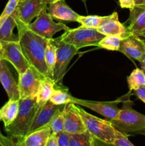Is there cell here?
<instances>
[{
	"label": "cell",
	"instance_id": "6da1fadb",
	"mask_svg": "<svg viewBox=\"0 0 145 146\" xmlns=\"http://www.w3.org/2000/svg\"><path fill=\"white\" fill-rule=\"evenodd\" d=\"M16 27L21 51L30 66L44 77H50L45 60L48 40L37 35L27 26H17Z\"/></svg>",
	"mask_w": 145,
	"mask_h": 146
},
{
	"label": "cell",
	"instance_id": "7a4b0ae2",
	"mask_svg": "<svg viewBox=\"0 0 145 146\" xmlns=\"http://www.w3.org/2000/svg\"><path fill=\"white\" fill-rule=\"evenodd\" d=\"M38 111L36 96L19 100V107L14 122L4 128L8 137L14 141L21 139L27 135Z\"/></svg>",
	"mask_w": 145,
	"mask_h": 146
},
{
	"label": "cell",
	"instance_id": "3957f363",
	"mask_svg": "<svg viewBox=\"0 0 145 146\" xmlns=\"http://www.w3.org/2000/svg\"><path fill=\"white\" fill-rule=\"evenodd\" d=\"M132 105L133 103L128 97L123 101L118 116L115 119L109 120L119 132L127 136L145 129V115L134 110Z\"/></svg>",
	"mask_w": 145,
	"mask_h": 146
},
{
	"label": "cell",
	"instance_id": "277c9868",
	"mask_svg": "<svg viewBox=\"0 0 145 146\" xmlns=\"http://www.w3.org/2000/svg\"><path fill=\"white\" fill-rule=\"evenodd\" d=\"M75 108L80 115L87 131L95 139L106 144L113 145L117 138V130L109 120H103L94 116L76 105Z\"/></svg>",
	"mask_w": 145,
	"mask_h": 146
},
{
	"label": "cell",
	"instance_id": "5b68a950",
	"mask_svg": "<svg viewBox=\"0 0 145 146\" xmlns=\"http://www.w3.org/2000/svg\"><path fill=\"white\" fill-rule=\"evenodd\" d=\"M105 36L96 29L80 26L78 28L66 30L58 38L63 42L74 46L80 50L86 46H98L99 42Z\"/></svg>",
	"mask_w": 145,
	"mask_h": 146
},
{
	"label": "cell",
	"instance_id": "8992f818",
	"mask_svg": "<svg viewBox=\"0 0 145 146\" xmlns=\"http://www.w3.org/2000/svg\"><path fill=\"white\" fill-rule=\"evenodd\" d=\"M54 40L57 49L53 81L55 86H61L67 67L69 65L71 59L79 53V49L74 46L63 42L58 38Z\"/></svg>",
	"mask_w": 145,
	"mask_h": 146
},
{
	"label": "cell",
	"instance_id": "52a82bcc",
	"mask_svg": "<svg viewBox=\"0 0 145 146\" xmlns=\"http://www.w3.org/2000/svg\"><path fill=\"white\" fill-rule=\"evenodd\" d=\"M53 19L47 9H45L38 14L35 21L28 24L27 27L37 35L48 40L52 39L54 34L58 31H66L70 29L63 23L55 22Z\"/></svg>",
	"mask_w": 145,
	"mask_h": 146
},
{
	"label": "cell",
	"instance_id": "ba28073f",
	"mask_svg": "<svg viewBox=\"0 0 145 146\" xmlns=\"http://www.w3.org/2000/svg\"><path fill=\"white\" fill-rule=\"evenodd\" d=\"M130 93L131 91H129V94L123 96L122 98H118L116 101H105V102L87 101V100L79 99L74 97L72 104L86 107L92 111L98 113L109 120H113L118 116V114L119 113L120 108H118V104L121 102H123L128 97H130V96H129Z\"/></svg>",
	"mask_w": 145,
	"mask_h": 146
},
{
	"label": "cell",
	"instance_id": "9c48e42d",
	"mask_svg": "<svg viewBox=\"0 0 145 146\" xmlns=\"http://www.w3.org/2000/svg\"><path fill=\"white\" fill-rule=\"evenodd\" d=\"M42 0H25L19 1L12 15L15 18L17 26H28L33 19L36 18L44 9H47Z\"/></svg>",
	"mask_w": 145,
	"mask_h": 146
},
{
	"label": "cell",
	"instance_id": "30bf717a",
	"mask_svg": "<svg viewBox=\"0 0 145 146\" xmlns=\"http://www.w3.org/2000/svg\"><path fill=\"white\" fill-rule=\"evenodd\" d=\"M0 42L2 45L1 58L11 63L18 75L25 72L30 65L21 51L18 40Z\"/></svg>",
	"mask_w": 145,
	"mask_h": 146
},
{
	"label": "cell",
	"instance_id": "8fae6325",
	"mask_svg": "<svg viewBox=\"0 0 145 146\" xmlns=\"http://www.w3.org/2000/svg\"><path fill=\"white\" fill-rule=\"evenodd\" d=\"M45 77L30 66L23 74L18 75V91L20 99L36 96L41 81Z\"/></svg>",
	"mask_w": 145,
	"mask_h": 146
},
{
	"label": "cell",
	"instance_id": "7c38bea8",
	"mask_svg": "<svg viewBox=\"0 0 145 146\" xmlns=\"http://www.w3.org/2000/svg\"><path fill=\"white\" fill-rule=\"evenodd\" d=\"M65 106L66 104L65 105H55L48 101L41 109L37 111L32 125L27 134L31 133L34 131L39 130L49 125L51 120L57 114L62 112L65 109Z\"/></svg>",
	"mask_w": 145,
	"mask_h": 146
},
{
	"label": "cell",
	"instance_id": "4fadbf2b",
	"mask_svg": "<svg viewBox=\"0 0 145 146\" xmlns=\"http://www.w3.org/2000/svg\"><path fill=\"white\" fill-rule=\"evenodd\" d=\"M98 30L105 36H116L120 37L122 39L132 35L128 29V27H126L119 21L117 12L107 16L106 19L98 28Z\"/></svg>",
	"mask_w": 145,
	"mask_h": 146
},
{
	"label": "cell",
	"instance_id": "5bb4252c",
	"mask_svg": "<svg viewBox=\"0 0 145 146\" xmlns=\"http://www.w3.org/2000/svg\"><path fill=\"white\" fill-rule=\"evenodd\" d=\"M65 121H64V131L68 133L72 134L82 133L87 131L85 123L80 115L75 108V104H66L64 111Z\"/></svg>",
	"mask_w": 145,
	"mask_h": 146
},
{
	"label": "cell",
	"instance_id": "9a60e30c",
	"mask_svg": "<svg viewBox=\"0 0 145 146\" xmlns=\"http://www.w3.org/2000/svg\"><path fill=\"white\" fill-rule=\"evenodd\" d=\"M119 51L132 59L140 61L145 54V40L131 35L122 40Z\"/></svg>",
	"mask_w": 145,
	"mask_h": 146
},
{
	"label": "cell",
	"instance_id": "2e32d148",
	"mask_svg": "<svg viewBox=\"0 0 145 146\" xmlns=\"http://www.w3.org/2000/svg\"><path fill=\"white\" fill-rule=\"evenodd\" d=\"M0 82L7 92L9 99H20L18 84L13 76L7 61L3 59L0 61Z\"/></svg>",
	"mask_w": 145,
	"mask_h": 146
},
{
	"label": "cell",
	"instance_id": "e0dca14e",
	"mask_svg": "<svg viewBox=\"0 0 145 146\" xmlns=\"http://www.w3.org/2000/svg\"><path fill=\"white\" fill-rule=\"evenodd\" d=\"M128 29L132 35L145 38V6H134L130 9Z\"/></svg>",
	"mask_w": 145,
	"mask_h": 146
},
{
	"label": "cell",
	"instance_id": "ac0fdd59",
	"mask_svg": "<svg viewBox=\"0 0 145 146\" xmlns=\"http://www.w3.org/2000/svg\"><path fill=\"white\" fill-rule=\"evenodd\" d=\"M47 11L53 19L66 21H78L79 14L74 11L65 0H59L58 1L50 4L47 6Z\"/></svg>",
	"mask_w": 145,
	"mask_h": 146
},
{
	"label": "cell",
	"instance_id": "d6986e66",
	"mask_svg": "<svg viewBox=\"0 0 145 146\" xmlns=\"http://www.w3.org/2000/svg\"><path fill=\"white\" fill-rule=\"evenodd\" d=\"M51 134L49 125L34 131L21 139L15 141L16 146H45L47 141Z\"/></svg>",
	"mask_w": 145,
	"mask_h": 146
},
{
	"label": "cell",
	"instance_id": "ffe728a7",
	"mask_svg": "<svg viewBox=\"0 0 145 146\" xmlns=\"http://www.w3.org/2000/svg\"><path fill=\"white\" fill-rule=\"evenodd\" d=\"M19 100L9 99V101L0 108V121L4 123V128L11 125L16 118L19 107Z\"/></svg>",
	"mask_w": 145,
	"mask_h": 146
},
{
	"label": "cell",
	"instance_id": "44dd1931",
	"mask_svg": "<svg viewBox=\"0 0 145 146\" xmlns=\"http://www.w3.org/2000/svg\"><path fill=\"white\" fill-rule=\"evenodd\" d=\"M55 86V83L50 77H45L42 80L36 94L38 111L49 101Z\"/></svg>",
	"mask_w": 145,
	"mask_h": 146
},
{
	"label": "cell",
	"instance_id": "7402d4cb",
	"mask_svg": "<svg viewBox=\"0 0 145 146\" xmlns=\"http://www.w3.org/2000/svg\"><path fill=\"white\" fill-rule=\"evenodd\" d=\"M16 27V21L11 14L0 27V41H10L18 40V36L13 34V30Z\"/></svg>",
	"mask_w": 145,
	"mask_h": 146
},
{
	"label": "cell",
	"instance_id": "603a6c76",
	"mask_svg": "<svg viewBox=\"0 0 145 146\" xmlns=\"http://www.w3.org/2000/svg\"><path fill=\"white\" fill-rule=\"evenodd\" d=\"M56 45H55L54 38L48 40L46 49H45V60L49 76L52 79L53 76L54 66H55V61H56Z\"/></svg>",
	"mask_w": 145,
	"mask_h": 146
},
{
	"label": "cell",
	"instance_id": "cb8c5ba5",
	"mask_svg": "<svg viewBox=\"0 0 145 146\" xmlns=\"http://www.w3.org/2000/svg\"><path fill=\"white\" fill-rule=\"evenodd\" d=\"M129 91H134L145 86V71L140 68H135L127 77Z\"/></svg>",
	"mask_w": 145,
	"mask_h": 146
},
{
	"label": "cell",
	"instance_id": "d4e9b609",
	"mask_svg": "<svg viewBox=\"0 0 145 146\" xmlns=\"http://www.w3.org/2000/svg\"><path fill=\"white\" fill-rule=\"evenodd\" d=\"M69 146H95V138L88 131L70 136Z\"/></svg>",
	"mask_w": 145,
	"mask_h": 146
},
{
	"label": "cell",
	"instance_id": "484cf974",
	"mask_svg": "<svg viewBox=\"0 0 145 146\" xmlns=\"http://www.w3.org/2000/svg\"><path fill=\"white\" fill-rule=\"evenodd\" d=\"M73 98L67 90L54 88L49 101L55 105H65L72 104Z\"/></svg>",
	"mask_w": 145,
	"mask_h": 146
},
{
	"label": "cell",
	"instance_id": "4316f807",
	"mask_svg": "<svg viewBox=\"0 0 145 146\" xmlns=\"http://www.w3.org/2000/svg\"><path fill=\"white\" fill-rule=\"evenodd\" d=\"M107 16H97V15H90V16H81L78 17L77 22L80 23L81 26L89 28L96 29L101 25L104 20L106 19Z\"/></svg>",
	"mask_w": 145,
	"mask_h": 146
},
{
	"label": "cell",
	"instance_id": "83f0119b",
	"mask_svg": "<svg viewBox=\"0 0 145 146\" xmlns=\"http://www.w3.org/2000/svg\"><path fill=\"white\" fill-rule=\"evenodd\" d=\"M122 40L116 36H105L99 42L98 46L109 51H119Z\"/></svg>",
	"mask_w": 145,
	"mask_h": 146
},
{
	"label": "cell",
	"instance_id": "f1b7e54d",
	"mask_svg": "<svg viewBox=\"0 0 145 146\" xmlns=\"http://www.w3.org/2000/svg\"><path fill=\"white\" fill-rule=\"evenodd\" d=\"M64 111H65V109L62 112L57 114L50 122L48 125L51 128V133L56 135L58 133L64 131V121H65Z\"/></svg>",
	"mask_w": 145,
	"mask_h": 146
},
{
	"label": "cell",
	"instance_id": "f546056e",
	"mask_svg": "<svg viewBox=\"0 0 145 146\" xmlns=\"http://www.w3.org/2000/svg\"><path fill=\"white\" fill-rule=\"evenodd\" d=\"M18 2H19V0H9L4 11L0 15V27L5 22L6 20L13 14Z\"/></svg>",
	"mask_w": 145,
	"mask_h": 146
},
{
	"label": "cell",
	"instance_id": "4dcf8cb0",
	"mask_svg": "<svg viewBox=\"0 0 145 146\" xmlns=\"http://www.w3.org/2000/svg\"><path fill=\"white\" fill-rule=\"evenodd\" d=\"M128 136L124 135L117 131L116 140L114 142V146H134L128 139Z\"/></svg>",
	"mask_w": 145,
	"mask_h": 146
},
{
	"label": "cell",
	"instance_id": "1f68e13d",
	"mask_svg": "<svg viewBox=\"0 0 145 146\" xmlns=\"http://www.w3.org/2000/svg\"><path fill=\"white\" fill-rule=\"evenodd\" d=\"M70 136L71 134L68 133L65 131H61L56 134L57 141L59 146H69Z\"/></svg>",
	"mask_w": 145,
	"mask_h": 146
},
{
	"label": "cell",
	"instance_id": "d6a6232c",
	"mask_svg": "<svg viewBox=\"0 0 145 146\" xmlns=\"http://www.w3.org/2000/svg\"><path fill=\"white\" fill-rule=\"evenodd\" d=\"M0 142L4 146H16L14 140L8 136H4L1 133H0Z\"/></svg>",
	"mask_w": 145,
	"mask_h": 146
},
{
	"label": "cell",
	"instance_id": "836d02e7",
	"mask_svg": "<svg viewBox=\"0 0 145 146\" xmlns=\"http://www.w3.org/2000/svg\"><path fill=\"white\" fill-rule=\"evenodd\" d=\"M134 93L135 96L145 104V86L138 88V89L134 90Z\"/></svg>",
	"mask_w": 145,
	"mask_h": 146
},
{
	"label": "cell",
	"instance_id": "e575fe53",
	"mask_svg": "<svg viewBox=\"0 0 145 146\" xmlns=\"http://www.w3.org/2000/svg\"><path fill=\"white\" fill-rule=\"evenodd\" d=\"M119 4L122 8L132 9L134 7V3L133 0H119Z\"/></svg>",
	"mask_w": 145,
	"mask_h": 146
},
{
	"label": "cell",
	"instance_id": "d590c367",
	"mask_svg": "<svg viewBox=\"0 0 145 146\" xmlns=\"http://www.w3.org/2000/svg\"><path fill=\"white\" fill-rule=\"evenodd\" d=\"M45 146H59L58 143V141H57L56 135L53 133L51 134L48 141H47Z\"/></svg>",
	"mask_w": 145,
	"mask_h": 146
},
{
	"label": "cell",
	"instance_id": "8d00e7d4",
	"mask_svg": "<svg viewBox=\"0 0 145 146\" xmlns=\"http://www.w3.org/2000/svg\"><path fill=\"white\" fill-rule=\"evenodd\" d=\"M134 6H145V0H133Z\"/></svg>",
	"mask_w": 145,
	"mask_h": 146
},
{
	"label": "cell",
	"instance_id": "74e56055",
	"mask_svg": "<svg viewBox=\"0 0 145 146\" xmlns=\"http://www.w3.org/2000/svg\"><path fill=\"white\" fill-rule=\"evenodd\" d=\"M139 62H140L141 66H142V69L145 71V54H144L143 57H142V58L141 59V61H139Z\"/></svg>",
	"mask_w": 145,
	"mask_h": 146
},
{
	"label": "cell",
	"instance_id": "f35d334b",
	"mask_svg": "<svg viewBox=\"0 0 145 146\" xmlns=\"http://www.w3.org/2000/svg\"><path fill=\"white\" fill-rule=\"evenodd\" d=\"M42 1H44V2L45 3V4H47V5H48V4H52V3L55 2V1H59V0H42Z\"/></svg>",
	"mask_w": 145,
	"mask_h": 146
},
{
	"label": "cell",
	"instance_id": "ab89813d",
	"mask_svg": "<svg viewBox=\"0 0 145 146\" xmlns=\"http://www.w3.org/2000/svg\"><path fill=\"white\" fill-rule=\"evenodd\" d=\"M134 134H142V135H145V129L142 130V131H137V132H136V133H133V135H134Z\"/></svg>",
	"mask_w": 145,
	"mask_h": 146
},
{
	"label": "cell",
	"instance_id": "60d3db41",
	"mask_svg": "<svg viewBox=\"0 0 145 146\" xmlns=\"http://www.w3.org/2000/svg\"><path fill=\"white\" fill-rule=\"evenodd\" d=\"M1 49H2V45H1V42H0V61L2 59L1 58Z\"/></svg>",
	"mask_w": 145,
	"mask_h": 146
},
{
	"label": "cell",
	"instance_id": "b9f144b4",
	"mask_svg": "<svg viewBox=\"0 0 145 146\" xmlns=\"http://www.w3.org/2000/svg\"><path fill=\"white\" fill-rule=\"evenodd\" d=\"M0 146H4V145H3V144L2 143H1V142H0Z\"/></svg>",
	"mask_w": 145,
	"mask_h": 146
},
{
	"label": "cell",
	"instance_id": "7bdbcfd3",
	"mask_svg": "<svg viewBox=\"0 0 145 146\" xmlns=\"http://www.w3.org/2000/svg\"><path fill=\"white\" fill-rule=\"evenodd\" d=\"M25 1V0H19V1Z\"/></svg>",
	"mask_w": 145,
	"mask_h": 146
},
{
	"label": "cell",
	"instance_id": "ee69618b",
	"mask_svg": "<svg viewBox=\"0 0 145 146\" xmlns=\"http://www.w3.org/2000/svg\"><path fill=\"white\" fill-rule=\"evenodd\" d=\"M0 133H1V131H0Z\"/></svg>",
	"mask_w": 145,
	"mask_h": 146
}]
</instances>
